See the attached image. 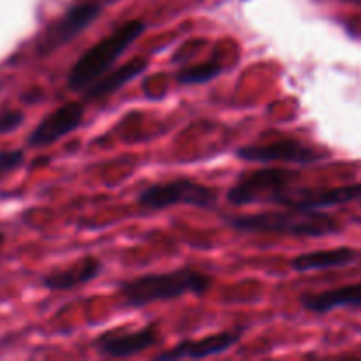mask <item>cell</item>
Segmentation results:
<instances>
[{"label":"cell","instance_id":"obj_4","mask_svg":"<svg viewBox=\"0 0 361 361\" xmlns=\"http://www.w3.org/2000/svg\"><path fill=\"white\" fill-rule=\"evenodd\" d=\"M300 173L286 168H261L240 176L226 194L233 207L247 204H277L298 185Z\"/></svg>","mask_w":361,"mask_h":361},{"label":"cell","instance_id":"obj_13","mask_svg":"<svg viewBox=\"0 0 361 361\" xmlns=\"http://www.w3.org/2000/svg\"><path fill=\"white\" fill-rule=\"evenodd\" d=\"M102 261L95 256H85L63 270H56L42 279V286L49 291H73L80 286L90 284L102 274Z\"/></svg>","mask_w":361,"mask_h":361},{"label":"cell","instance_id":"obj_9","mask_svg":"<svg viewBox=\"0 0 361 361\" xmlns=\"http://www.w3.org/2000/svg\"><path fill=\"white\" fill-rule=\"evenodd\" d=\"M85 116V108L81 102H66L55 111L46 115L28 136L27 145L30 148H46L56 143L67 134L74 133L81 126Z\"/></svg>","mask_w":361,"mask_h":361},{"label":"cell","instance_id":"obj_1","mask_svg":"<svg viewBox=\"0 0 361 361\" xmlns=\"http://www.w3.org/2000/svg\"><path fill=\"white\" fill-rule=\"evenodd\" d=\"M226 222L240 233L293 236V238H324L342 229L338 221L324 214L323 210H300V208L229 215L226 217Z\"/></svg>","mask_w":361,"mask_h":361},{"label":"cell","instance_id":"obj_14","mask_svg":"<svg viewBox=\"0 0 361 361\" xmlns=\"http://www.w3.org/2000/svg\"><path fill=\"white\" fill-rule=\"evenodd\" d=\"M300 303L303 309L314 314H328L345 307H361V282L321 293H303L300 296Z\"/></svg>","mask_w":361,"mask_h":361},{"label":"cell","instance_id":"obj_16","mask_svg":"<svg viewBox=\"0 0 361 361\" xmlns=\"http://www.w3.org/2000/svg\"><path fill=\"white\" fill-rule=\"evenodd\" d=\"M224 73V66L219 60H207L197 66L183 67L175 74V80L182 85H203L210 83Z\"/></svg>","mask_w":361,"mask_h":361},{"label":"cell","instance_id":"obj_11","mask_svg":"<svg viewBox=\"0 0 361 361\" xmlns=\"http://www.w3.org/2000/svg\"><path fill=\"white\" fill-rule=\"evenodd\" d=\"M361 200V183L331 187V189H302L296 185L282 200L281 207L300 210H324V208L348 204Z\"/></svg>","mask_w":361,"mask_h":361},{"label":"cell","instance_id":"obj_15","mask_svg":"<svg viewBox=\"0 0 361 361\" xmlns=\"http://www.w3.org/2000/svg\"><path fill=\"white\" fill-rule=\"evenodd\" d=\"M360 257L358 250L351 247H337V249L314 250V252L300 254L293 257L291 268L298 274H309V271H324L334 268H344L355 263Z\"/></svg>","mask_w":361,"mask_h":361},{"label":"cell","instance_id":"obj_8","mask_svg":"<svg viewBox=\"0 0 361 361\" xmlns=\"http://www.w3.org/2000/svg\"><path fill=\"white\" fill-rule=\"evenodd\" d=\"M159 342H161V334L157 324H147L140 330L126 331V334L106 331L95 338L94 349L104 358H133L155 348Z\"/></svg>","mask_w":361,"mask_h":361},{"label":"cell","instance_id":"obj_18","mask_svg":"<svg viewBox=\"0 0 361 361\" xmlns=\"http://www.w3.org/2000/svg\"><path fill=\"white\" fill-rule=\"evenodd\" d=\"M25 113L18 109H6L0 113V134H9L23 123Z\"/></svg>","mask_w":361,"mask_h":361},{"label":"cell","instance_id":"obj_6","mask_svg":"<svg viewBox=\"0 0 361 361\" xmlns=\"http://www.w3.org/2000/svg\"><path fill=\"white\" fill-rule=\"evenodd\" d=\"M106 2H109V0H80V2L67 7L66 13L59 20L53 21L46 28L44 34L39 37V55H48V53L66 46L67 42L74 41L81 32L87 30L101 16Z\"/></svg>","mask_w":361,"mask_h":361},{"label":"cell","instance_id":"obj_19","mask_svg":"<svg viewBox=\"0 0 361 361\" xmlns=\"http://www.w3.org/2000/svg\"><path fill=\"white\" fill-rule=\"evenodd\" d=\"M4 242V233H0V243Z\"/></svg>","mask_w":361,"mask_h":361},{"label":"cell","instance_id":"obj_7","mask_svg":"<svg viewBox=\"0 0 361 361\" xmlns=\"http://www.w3.org/2000/svg\"><path fill=\"white\" fill-rule=\"evenodd\" d=\"M236 157L247 162L257 164H271V162H289V164L310 166L330 157L328 152L307 145L298 137H279L270 143L245 145L236 150Z\"/></svg>","mask_w":361,"mask_h":361},{"label":"cell","instance_id":"obj_3","mask_svg":"<svg viewBox=\"0 0 361 361\" xmlns=\"http://www.w3.org/2000/svg\"><path fill=\"white\" fill-rule=\"evenodd\" d=\"M145 30L147 23L143 20H130L90 46L71 67L67 74V88L71 92H83L94 81L109 73L116 60L140 39Z\"/></svg>","mask_w":361,"mask_h":361},{"label":"cell","instance_id":"obj_12","mask_svg":"<svg viewBox=\"0 0 361 361\" xmlns=\"http://www.w3.org/2000/svg\"><path fill=\"white\" fill-rule=\"evenodd\" d=\"M148 67V60L143 56H134L129 62H126L123 66L115 67L109 73H106L104 76L99 78L97 81L90 85V87L85 88L81 92L83 95V101L92 102V101H101V99L109 97L115 92H118L120 88L129 85L134 78H137L140 74H143Z\"/></svg>","mask_w":361,"mask_h":361},{"label":"cell","instance_id":"obj_17","mask_svg":"<svg viewBox=\"0 0 361 361\" xmlns=\"http://www.w3.org/2000/svg\"><path fill=\"white\" fill-rule=\"evenodd\" d=\"M23 161V150H2L0 152V176L20 168Z\"/></svg>","mask_w":361,"mask_h":361},{"label":"cell","instance_id":"obj_10","mask_svg":"<svg viewBox=\"0 0 361 361\" xmlns=\"http://www.w3.org/2000/svg\"><path fill=\"white\" fill-rule=\"evenodd\" d=\"M243 328H233V330L219 331V334L208 335L203 338H187L178 342L169 351L161 353L155 360L161 361H180V360H203L210 356H219L235 348L243 337Z\"/></svg>","mask_w":361,"mask_h":361},{"label":"cell","instance_id":"obj_2","mask_svg":"<svg viewBox=\"0 0 361 361\" xmlns=\"http://www.w3.org/2000/svg\"><path fill=\"white\" fill-rule=\"evenodd\" d=\"M214 279L196 268H178L162 274L140 275L118 286V296L126 309H145L152 303L169 302L182 296H204Z\"/></svg>","mask_w":361,"mask_h":361},{"label":"cell","instance_id":"obj_5","mask_svg":"<svg viewBox=\"0 0 361 361\" xmlns=\"http://www.w3.org/2000/svg\"><path fill=\"white\" fill-rule=\"evenodd\" d=\"M219 203L217 190L190 178H176L169 182H157L137 194V204L143 210L161 212L176 204L214 210Z\"/></svg>","mask_w":361,"mask_h":361}]
</instances>
